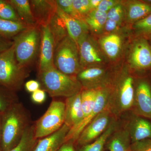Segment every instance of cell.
<instances>
[{
	"instance_id": "cell-40",
	"label": "cell",
	"mask_w": 151,
	"mask_h": 151,
	"mask_svg": "<svg viewBox=\"0 0 151 151\" xmlns=\"http://www.w3.org/2000/svg\"><path fill=\"white\" fill-rule=\"evenodd\" d=\"M13 45V41L0 36V53L10 48Z\"/></svg>"
},
{
	"instance_id": "cell-13",
	"label": "cell",
	"mask_w": 151,
	"mask_h": 151,
	"mask_svg": "<svg viewBox=\"0 0 151 151\" xmlns=\"http://www.w3.org/2000/svg\"><path fill=\"white\" fill-rule=\"evenodd\" d=\"M83 89H98L106 87L107 76L105 70L99 67L87 68L76 76Z\"/></svg>"
},
{
	"instance_id": "cell-45",
	"label": "cell",
	"mask_w": 151,
	"mask_h": 151,
	"mask_svg": "<svg viewBox=\"0 0 151 151\" xmlns=\"http://www.w3.org/2000/svg\"><path fill=\"white\" fill-rule=\"evenodd\" d=\"M6 1H4V0H0V9L5 4Z\"/></svg>"
},
{
	"instance_id": "cell-20",
	"label": "cell",
	"mask_w": 151,
	"mask_h": 151,
	"mask_svg": "<svg viewBox=\"0 0 151 151\" xmlns=\"http://www.w3.org/2000/svg\"><path fill=\"white\" fill-rule=\"evenodd\" d=\"M131 145L129 134L126 127L117 129L108 139L105 147L109 151H128Z\"/></svg>"
},
{
	"instance_id": "cell-32",
	"label": "cell",
	"mask_w": 151,
	"mask_h": 151,
	"mask_svg": "<svg viewBox=\"0 0 151 151\" xmlns=\"http://www.w3.org/2000/svg\"><path fill=\"white\" fill-rule=\"evenodd\" d=\"M57 5L65 14L79 20L82 19L76 13L73 6V0H56Z\"/></svg>"
},
{
	"instance_id": "cell-23",
	"label": "cell",
	"mask_w": 151,
	"mask_h": 151,
	"mask_svg": "<svg viewBox=\"0 0 151 151\" xmlns=\"http://www.w3.org/2000/svg\"><path fill=\"white\" fill-rule=\"evenodd\" d=\"M122 43L121 37L117 34H111L101 38L100 44L105 54L111 59L118 57Z\"/></svg>"
},
{
	"instance_id": "cell-38",
	"label": "cell",
	"mask_w": 151,
	"mask_h": 151,
	"mask_svg": "<svg viewBox=\"0 0 151 151\" xmlns=\"http://www.w3.org/2000/svg\"><path fill=\"white\" fill-rule=\"evenodd\" d=\"M119 3V1L114 0H101V2L96 9L107 13L113 7Z\"/></svg>"
},
{
	"instance_id": "cell-8",
	"label": "cell",
	"mask_w": 151,
	"mask_h": 151,
	"mask_svg": "<svg viewBox=\"0 0 151 151\" xmlns=\"http://www.w3.org/2000/svg\"><path fill=\"white\" fill-rule=\"evenodd\" d=\"M114 119L107 107L84 128L76 142L75 147L87 145L96 140L108 129Z\"/></svg>"
},
{
	"instance_id": "cell-25",
	"label": "cell",
	"mask_w": 151,
	"mask_h": 151,
	"mask_svg": "<svg viewBox=\"0 0 151 151\" xmlns=\"http://www.w3.org/2000/svg\"><path fill=\"white\" fill-rule=\"evenodd\" d=\"M28 27L21 22H13L0 18V36L12 40Z\"/></svg>"
},
{
	"instance_id": "cell-15",
	"label": "cell",
	"mask_w": 151,
	"mask_h": 151,
	"mask_svg": "<svg viewBox=\"0 0 151 151\" xmlns=\"http://www.w3.org/2000/svg\"><path fill=\"white\" fill-rule=\"evenodd\" d=\"M133 67L145 70L151 67V47L145 40H138L133 46L130 56Z\"/></svg>"
},
{
	"instance_id": "cell-28",
	"label": "cell",
	"mask_w": 151,
	"mask_h": 151,
	"mask_svg": "<svg viewBox=\"0 0 151 151\" xmlns=\"http://www.w3.org/2000/svg\"><path fill=\"white\" fill-rule=\"evenodd\" d=\"M49 26L54 38L56 47L63 39L68 36L66 28L62 20L56 12L50 19Z\"/></svg>"
},
{
	"instance_id": "cell-12",
	"label": "cell",
	"mask_w": 151,
	"mask_h": 151,
	"mask_svg": "<svg viewBox=\"0 0 151 151\" xmlns=\"http://www.w3.org/2000/svg\"><path fill=\"white\" fill-rule=\"evenodd\" d=\"M40 31L38 72L55 67L54 55L55 44L49 24L41 27Z\"/></svg>"
},
{
	"instance_id": "cell-7",
	"label": "cell",
	"mask_w": 151,
	"mask_h": 151,
	"mask_svg": "<svg viewBox=\"0 0 151 151\" xmlns=\"http://www.w3.org/2000/svg\"><path fill=\"white\" fill-rule=\"evenodd\" d=\"M65 102L53 100L46 112L35 124V137L37 139L52 134L64 124Z\"/></svg>"
},
{
	"instance_id": "cell-36",
	"label": "cell",
	"mask_w": 151,
	"mask_h": 151,
	"mask_svg": "<svg viewBox=\"0 0 151 151\" xmlns=\"http://www.w3.org/2000/svg\"><path fill=\"white\" fill-rule=\"evenodd\" d=\"M128 151H151V139H147L131 143Z\"/></svg>"
},
{
	"instance_id": "cell-4",
	"label": "cell",
	"mask_w": 151,
	"mask_h": 151,
	"mask_svg": "<svg viewBox=\"0 0 151 151\" xmlns=\"http://www.w3.org/2000/svg\"><path fill=\"white\" fill-rule=\"evenodd\" d=\"M16 58L22 67H29L33 63L40 51V27H28L13 38Z\"/></svg>"
},
{
	"instance_id": "cell-42",
	"label": "cell",
	"mask_w": 151,
	"mask_h": 151,
	"mask_svg": "<svg viewBox=\"0 0 151 151\" xmlns=\"http://www.w3.org/2000/svg\"><path fill=\"white\" fill-rule=\"evenodd\" d=\"M119 25L116 22L107 19L104 27V29L108 32H111L115 30Z\"/></svg>"
},
{
	"instance_id": "cell-34",
	"label": "cell",
	"mask_w": 151,
	"mask_h": 151,
	"mask_svg": "<svg viewBox=\"0 0 151 151\" xmlns=\"http://www.w3.org/2000/svg\"><path fill=\"white\" fill-rule=\"evenodd\" d=\"M107 19L120 24L124 15L123 6L119 3L107 12Z\"/></svg>"
},
{
	"instance_id": "cell-26",
	"label": "cell",
	"mask_w": 151,
	"mask_h": 151,
	"mask_svg": "<svg viewBox=\"0 0 151 151\" xmlns=\"http://www.w3.org/2000/svg\"><path fill=\"white\" fill-rule=\"evenodd\" d=\"M127 12L129 20L139 21L151 14V5L145 2H135L129 5Z\"/></svg>"
},
{
	"instance_id": "cell-35",
	"label": "cell",
	"mask_w": 151,
	"mask_h": 151,
	"mask_svg": "<svg viewBox=\"0 0 151 151\" xmlns=\"http://www.w3.org/2000/svg\"><path fill=\"white\" fill-rule=\"evenodd\" d=\"M134 27L139 32L151 33V14L135 22Z\"/></svg>"
},
{
	"instance_id": "cell-2",
	"label": "cell",
	"mask_w": 151,
	"mask_h": 151,
	"mask_svg": "<svg viewBox=\"0 0 151 151\" xmlns=\"http://www.w3.org/2000/svg\"><path fill=\"white\" fill-rule=\"evenodd\" d=\"M41 87L52 97H71L82 91L75 76L67 75L55 67L38 73Z\"/></svg>"
},
{
	"instance_id": "cell-6",
	"label": "cell",
	"mask_w": 151,
	"mask_h": 151,
	"mask_svg": "<svg viewBox=\"0 0 151 151\" xmlns=\"http://www.w3.org/2000/svg\"><path fill=\"white\" fill-rule=\"evenodd\" d=\"M134 82L131 76L125 75L120 78L114 90L111 89L108 108L115 119L132 110L134 97Z\"/></svg>"
},
{
	"instance_id": "cell-29",
	"label": "cell",
	"mask_w": 151,
	"mask_h": 151,
	"mask_svg": "<svg viewBox=\"0 0 151 151\" xmlns=\"http://www.w3.org/2000/svg\"><path fill=\"white\" fill-rule=\"evenodd\" d=\"M97 91L98 89H82L81 91V103L84 119L90 114L94 108Z\"/></svg>"
},
{
	"instance_id": "cell-43",
	"label": "cell",
	"mask_w": 151,
	"mask_h": 151,
	"mask_svg": "<svg viewBox=\"0 0 151 151\" xmlns=\"http://www.w3.org/2000/svg\"><path fill=\"white\" fill-rule=\"evenodd\" d=\"M101 1V0H89V4L91 10L96 9Z\"/></svg>"
},
{
	"instance_id": "cell-9",
	"label": "cell",
	"mask_w": 151,
	"mask_h": 151,
	"mask_svg": "<svg viewBox=\"0 0 151 151\" xmlns=\"http://www.w3.org/2000/svg\"><path fill=\"white\" fill-rule=\"evenodd\" d=\"M111 89L108 86L98 89L96 102L92 112L76 127L70 129L65 138V142L71 141L76 143L85 128L100 113L108 107Z\"/></svg>"
},
{
	"instance_id": "cell-37",
	"label": "cell",
	"mask_w": 151,
	"mask_h": 151,
	"mask_svg": "<svg viewBox=\"0 0 151 151\" xmlns=\"http://www.w3.org/2000/svg\"><path fill=\"white\" fill-rule=\"evenodd\" d=\"M46 98V92L42 89H38L32 93L31 100L34 103L36 104H42L44 103Z\"/></svg>"
},
{
	"instance_id": "cell-27",
	"label": "cell",
	"mask_w": 151,
	"mask_h": 151,
	"mask_svg": "<svg viewBox=\"0 0 151 151\" xmlns=\"http://www.w3.org/2000/svg\"><path fill=\"white\" fill-rule=\"evenodd\" d=\"M38 140L35 137V124L32 123L26 130L19 144L9 151H32Z\"/></svg>"
},
{
	"instance_id": "cell-24",
	"label": "cell",
	"mask_w": 151,
	"mask_h": 151,
	"mask_svg": "<svg viewBox=\"0 0 151 151\" xmlns=\"http://www.w3.org/2000/svg\"><path fill=\"white\" fill-rule=\"evenodd\" d=\"M107 19V13L95 9L91 11L84 20L88 27L94 32L98 34L104 29Z\"/></svg>"
},
{
	"instance_id": "cell-39",
	"label": "cell",
	"mask_w": 151,
	"mask_h": 151,
	"mask_svg": "<svg viewBox=\"0 0 151 151\" xmlns=\"http://www.w3.org/2000/svg\"><path fill=\"white\" fill-rule=\"evenodd\" d=\"M24 87L28 92L32 93L38 89H40L41 84L39 81L30 80L25 83Z\"/></svg>"
},
{
	"instance_id": "cell-19",
	"label": "cell",
	"mask_w": 151,
	"mask_h": 151,
	"mask_svg": "<svg viewBox=\"0 0 151 151\" xmlns=\"http://www.w3.org/2000/svg\"><path fill=\"white\" fill-rule=\"evenodd\" d=\"M56 13L64 23L68 36L76 43L84 34L87 33L88 27L84 20L70 16L63 12L58 6Z\"/></svg>"
},
{
	"instance_id": "cell-5",
	"label": "cell",
	"mask_w": 151,
	"mask_h": 151,
	"mask_svg": "<svg viewBox=\"0 0 151 151\" xmlns=\"http://www.w3.org/2000/svg\"><path fill=\"white\" fill-rule=\"evenodd\" d=\"M54 65L58 70L68 75L76 76L83 70L77 43L68 36L55 47Z\"/></svg>"
},
{
	"instance_id": "cell-1",
	"label": "cell",
	"mask_w": 151,
	"mask_h": 151,
	"mask_svg": "<svg viewBox=\"0 0 151 151\" xmlns=\"http://www.w3.org/2000/svg\"><path fill=\"white\" fill-rule=\"evenodd\" d=\"M32 124L29 112L19 102L1 114L2 151H9L16 147Z\"/></svg>"
},
{
	"instance_id": "cell-21",
	"label": "cell",
	"mask_w": 151,
	"mask_h": 151,
	"mask_svg": "<svg viewBox=\"0 0 151 151\" xmlns=\"http://www.w3.org/2000/svg\"><path fill=\"white\" fill-rule=\"evenodd\" d=\"M118 129V123L116 119H113L105 132L92 143L76 147V151H103L108 139Z\"/></svg>"
},
{
	"instance_id": "cell-41",
	"label": "cell",
	"mask_w": 151,
	"mask_h": 151,
	"mask_svg": "<svg viewBox=\"0 0 151 151\" xmlns=\"http://www.w3.org/2000/svg\"><path fill=\"white\" fill-rule=\"evenodd\" d=\"M57 151H76L75 143L69 141L63 144Z\"/></svg>"
},
{
	"instance_id": "cell-31",
	"label": "cell",
	"mask_w": 151,
	"mask_h": 151,
	"mask_svg": "<svg viewBox=\"0 0 151 151\" xmlns=\"http://www.w3.org/2000/svg\"><path fill=\"white\" fill-rule=\"evenodd\" d=\"M0 18L10 21L22 22L14 9L7 1L0 9Z\"/></svg>"
},
{
	"instance_id": "cell-18",
	"label": "cell",
	"mask_w": 151,
	"mask_h": 151,
	"mask_svg": "<svg viewBox=\"0 0 151 151\" xmlns=\"http://www.w3.org/2000/svg\"><path fill=\"white\" fill-rule=\"evenodd\" d=\"M70 128L63 124L53 134L40 139L32 151H57L65 143V138Z\"/></svg>"
},
{
	"instance_id": "cell-46",
	"label": "cell",
	"mask_w": 151,
	"mask_h": 151,
	"mask_svg": "<svg viewBox=\"0 0 151 151\" xmlns=\"http://www.w3.org/2000/svg\"><path fill=\"white\" fill-rule=\"evenodd\" d=\"M145 1V2L147 3V4L151 5V0L150 1Z\"/></svg>"
},
{
	"instance_id": "cell-30",
	"label": "cell",
	"mask_w": 151,
	"mask_h": 151,
	"mask_svg": "<svg viewBox=\"0 0 151 151\" xmlns=\"http://www.w3.org/2000/svg\"><path fill=\"white\" fill-rule=\"evenodd\" d=\"M19 102L16 92L0 86V114H2L15 103Z\"/></svg>"
},
{
	"instance_id": "cell-3",
	"label": "cell",
	"mask_w": 151,
	"mask_h": 151,
	"mask_svg": "<svg viewBox=\"0 0 151 151\" xmlns=\"http://www.w3.org/2000/svg\"><path fill=\"white\" fill-rule=\"evenodd\" d=\"M29 68L22 67L16 58L12 46L0 53V86L17 92L24 85L29 75Z\"/></svg>"
},
{
	"instance_id": "cell-14",
	"label": "cell",
	"mask_w": 151,
	"mask_h": 151,
	"mask_svg": "<svg viewBox=\"0 0 151 151\" xmlns=\"http://www.w3.org/2000/svg\"><path fill=\"white\" fill-rule=\"evenodd\" d=\"M29 2L37 25L40 27L49 24L52 17L56 12V1L31 0Z\"/></svg>"
},
{
	"instance_id": "cell-44",
	"label": "cell",
	"mask_w": 151,
	"mask_h": 151,
	"mask_svg": "<svg viewBox=\"0 0 151 151\" xmlns=\"http://www.w3.org/2000/svg\"><path fill=\"white\" fill-rule=\"evenodd\" d=\"M0 151H2L1 128V115L0 114Z\"/></svg>"
},
{
	"instance_id": "cell-33",
	"label": "cell",
	"mask_w": 151,
	"mask_h": 151,
	"mask_svg": "<svg viewBox=\"0 0 151 151\" xmlns=\"http://www.w3.org/2000/svg\"><path fill=\"white\" fill-rule=\"evenodd\" d=\"M73 6L76 13L83 20L92 11L89 0H73Z\"/></svg>"
},
{
	"instance_id": "cell-11",
	"label": "cell",
	"mask_w": 151,
	"mask_h": 151,
	"mask_svg": "<svg viewBox=\"0 0 151 151\" xmlns=\"http://www.w3.org/2000/svg\"><path fill=\"white\" fill-rule=\"evenodd\" d=\"M132 110L135 116L151 120V86L146 80L137 84Z\"/></svg>"
},
{
	"instance_id": "cell-10",
	"label": "cell",
	"mask_w": 151,
	"mask_h": 151,
	"mask_svg": "<svg viewBox=\"0 0 151 151\" xmlns=\"http://www.w3.org/2000/svg\"><path fill=\"white\" fill-rule=\"evenodd\" d=\"M78 46L80 64L82 69L99 65L104 61V58L100 50L87 33L76 42Z\"/></svg>"
},
{
	"instance_id": "cell-17",
	"label": "cell",
	"mask_w": 151,
	"mask_h": 151,
	"mask_svg": "<svg viewBox=\"0 0 151 151\" xmlns=\"http://www.w3.org/2000/svg\"><path fill=\"white\" fill-rule=\"evenodd\" d=\"M126 128L129 132L131 143L151 139V122L148 119L134 115Z\"/></svg>"
},
{
	"instance_id": "cell-16",
	"label": "cell",
	"mask_w": 151,
	"mask_h": 151,
	"mask_svg": "<svg viewBox=\"0 0 151 151\" xmlns=\"http://www.w3.org/2000/svg\"><path fill=\"white\" fill-rule=\"evenodd\" d=\"M81 92L68 97L65 100L64 124L70 129L77 126L84 119Z\"/></svg>"
},
{
	"instance_id": "cell-22",
	"label": "cell",
	"mask_w": 151,
	"mask_h": 151,
	"mask_svg": "<svg viewBox=\"0 0 151 151\" xmlns=\"http://www.w3.org/2000/svg\"><path fill=\"white\" fill-rule=\"evenodd\" d=\"M7 1L14 9L22 22L27 27L37 25L33 16L29 1L8 0Z\"/></svg>"
}]
</instances>
